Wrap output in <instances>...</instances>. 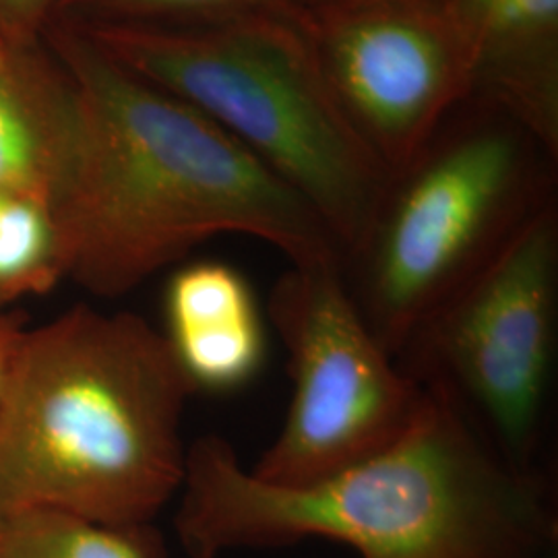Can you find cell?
I'll use <instances>...</instances> for the list:
<instances>
[{"mask_svg": "<svg viewBox=\"0 0 558 558\" xmlns=\"http://www.w3.org/2000/svg\"><path fill=\"white\" fill-rule=\"evenodd\" d=\"M73 25L122 69L239 141L311 205L341 259L354 253L389 177L339 114L300 21Z\"/></svg>", "mask_w": 558, "mask_h": 558, "instance_id": "cell-4", "label": "cell"}, {"mask_svg": "<svg viewBox=\"0 0 558 558\" xmlns=\"http://www.w3.org/2000/svg\"><path fill=\"white\" fill-rule=\"evenodd\" d=\"M267 313L288 350L292 401L278 437L251 468L257 478L279 486L319 482L405 435L424 389L362 319L341 263L290 265Z\"/></svg>", "mask_w": 558, "mask_h": 558, "instance_id": "cell-7", "label": "cell"}, {"mask_svg": "<svg viewBox=\"0 0 558 558\" xmlns=\"http://www.w3.org/2000/svg\"><path fill=\"white\" fill-rule=\"evenodd\" d=\"M0 558H168V553L154 523L27 511L0 519Z\"/></svg>", "mask_w": 558, "mask_h": 558, "instance_id": "cell-12", "label": "cell"}, {"mask_svg": "<svg viewBox=\"0 0 558 558\" xmlns=\"http://www.w3.org/2000/svg\"><path fill=\"white\" fill-rule=\"evenodd\" d=\"M542 558H553V557H550V555H546V557H542Z\"/></svg>", "mask_w": 558, "mask_h": 558, "instance_id": "cell-18", "label": "cell"}, {"mask_svg": "<svg viewBox=\"0 0 558 558\" xmlns=\"http://www.w3.org/2000/svg\"><path fill=\"white\" fill-rule=\"evenodd\" d=\"M339 114L391 179L472 98V60L435 2L313 7L300 20Z\"/></svg>", "mask_w": 558, "mask_h": 558, "instance_id": "cell-8", "label": "cell"}, {"mask_svg": "<svg viewBox=\"0 0 558 558\" xmlns=\"http://www.w3.org/2000/svg\"><path fill=\"white\" fill-rule=\"evenodd\" d=\"M472 60L474 100L558 158V0H440Z\"/></svg>", "mask_w": 558, "mask_h": 558, "instance_id": "cell-9", "label": "cell"}, {"mask_svg": "<svg viewBox=\"0 0 558 558\" xmlns=\"http://www.w3.org/2000/svg\"><path fill=\"white\" fill-rule=\"evenodd\" d=\"M371 2H435V0H311L313 7H350V4H371Z\"/></svg>", "mask_w": 558, "mask_h": 558, "instance_id": "cell-17", "label": "cell"}, {"mask_svg": "<svg viewBox=\"0 0 558 558\" xmlns=\"http://www.w3.org/2000/svg\"><path fill=\"white\" fill-rule=\"evenodd\" d=\"M507 465L548 474L558 364V203L420 323L398 356Z\"/></svg>", "mask_w": 558, "mask_h": 558, "instance_id": "cell-6", "label": "cell"}, {"mask_svg": "<svg viewBox=\"0 0 558 558\" xmlns=\"http://www.w3.org/2000/svg\"><path fill=\"white\" fill-rule=\"evenodd\" d=\"M59 279V240L48 207L0 195V302L48 292Z\"/></svg>", "mask_w": 558, "mask_h": 558, "instance_id": "cell-13", "label": "cell"}, {"mask_svg": "<svg viewBox=\"0 0 558 558\" xmlns=\"http://www.w3.org/2000/svg\"><path fill=\"white\" fill-rule=\"evenodd\" d=\"M197 391L135 313L73 306L25 329L0 401V519L154 523L177 499Z\"/></svg>", "mask_w": 558, "mask_h": 558, "instance_id": "cell-3", "label": "cell"}, {"mask_svg": "<svg viewBox=\"0 0 558 558\" xmlns=\"http://www.w3.org/2000/svg\"><path fill=\"white\" fill-rule=\"evenodd\" d=\"M60 0H0V38L32 44L41 27L59 11Z\"/></svg>", "mask_w": 558, "mask_h": 558, "instance_id": "cell-15", "label": "cell"}, {"mask_svg": "<svg viewBox=\"0 0 558 558\" xmlns=\"http://www.w3.org/2000/svg\"><path fill=\"white\" fill-rule=\"evenodd\" d=\"M73 131L48 211L62 278L101 299L133 292L201 242L242 234L290 265L343 259L311 205L239 141L104 54L54 29Z\"/></svg>", "mask_w": 558, "mask_h": 558, "instance_id": "cell-1", "label": "cell"}, {"mask_svg": "<svg viewBox=\"0 0 558 558\" xmlns=\"http://www.w3.org/2000/svg\"><path fill=\"white\" fill-rule=\"evenodd\" d=\"M73 131V92L36 41L0 38V195L48 207Z\"/></svg>", "mask_w": 558, "mask_h": 558, "instance_id": "cell-11", "label": "cell"}, {"mask_svg": "<svg viewBox=\"0 0 558 558\" xmlns=\"http://www.w3.org/2000/svg\"><path fill=\"white\" fill-rule=\"evenodd\" d=\"M311 0H60L73 23H203L236 17L300 21Z\"/></svg>", "mask_w": 558, "mask_h": 558, "instance_id": "cell-14", "label": "cell"}, {"mask_svg": "<svg viewBox=\"0 0 558 558\" xmlns=\"http://www.w3.org/2000/svg\"><path fill=\"white\" fill-rule=\"evenodd\" d=\"M166 333L195 391L234 393L259 377L267 331L248 279L223 260L172 274L163 294Z\"/></svg>", "mask_w": 558, "mask_h": 558, "instance_id": "cell-10", "label": "cell"}, {"mask_svg": "<svg viewBox=\"0 0 558 558\" xmlns=\"http://www.w3.org/2000/svg\"><path fill=\"white\" fill-rule=\"evenodd\" d=\"M25 329H21L15 320L7 319L0 315V401L7 391L11 379L15 360L20 354L21 339Z\"/></svg>", "mask_w": 558, "mask_h": 558, "instance_id": "cell-16", "label": "cell"}, {"mask_svg": "<svg viewBox=\"0 0 558 558\" xmlns=\"http://www.w3.org/2000/svg\"><path fill=\"white\" fill-rule=\"evenodd\" d=\"M557 161L518 120L470 98L387 180L341 271L389 356L557 199Z\"/></svg>", "mask_w": 558, "mask_h": 558, "instance_id": "cell-5", "label": "cell"}, {"mask_svg": "<svg viewBox=\"0 0 558 558\" xmlns=\"http://www.w3.org/2000/svg\"><path fill=\"white\" fill-rule=\"evenodd\" d=\"M401 439L329 478H257L232 442L186 447L174 532L191 558L331 539L360 558H542L557 548L548 474L519 472L435 389Z\"/></svg>", "mask_w": 558, "mask_h": 558, "instance_id": "cell-2", "label": "cell"}]
</instances>
